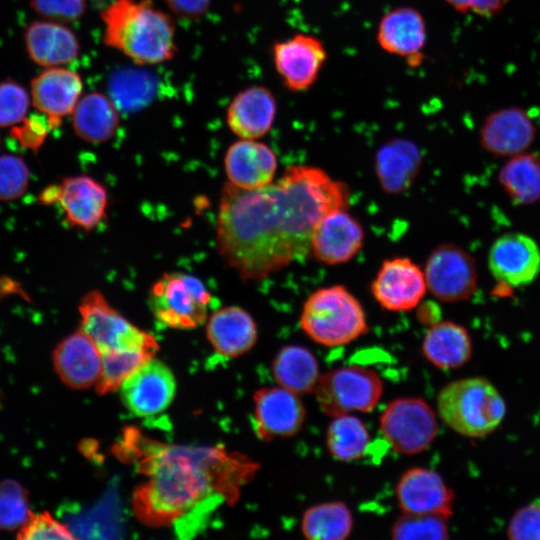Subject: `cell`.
<instances>
[{
  "label": "cell",
  "instance_id": "obj_1",
  "mask_svg": "<svg viewBox=\"0 0 540 540\" xmlns=\"http://www.w3.org/2000/svg\"><path fill=\"white\" fill-rule=\"evenodd\" d=\"M348 186L324 170L292 165L276 181L257 189L230 182L221 191L217 247L243 280H261L304 259L320 220L348 208Z\"/></svg>",
  "mask_w": 540,
  "mask_h": 540
},
{
  "label": "cell",
  "instance_id": "obj_2",
  "mask_svg": "<svg viewBox=\"0 0 540 540\" xmlns=\"http://www.w3.org/2000/svg\"><path fill=\"white\" fill-rule=\"evenodd\" d=\"M140 472L149 479L133 494L138 518L149 525L198 519L220 502H234L241 487L255 475L259 465L245 455L223 448L150 443L144 446Z\"/></svg>",
  "mask_w": 540,
  "mask_h": 540
},
{
  "label": "cell",
  "instance_id": "obj_3",
  "mask_svg": "<svg viewBox=\"0 0 540 540\" xmlns=\"http://www.w3.org/2000/svg\"><path fill=\"white\" fill-rule=\"evenodd\" d=\"M100 17L103 43L137 65L160 64L177 52L174 20L152 0H114Z\"/></svg>",
  "mask_w": 540,
  "mask_h": 540
},
{
  "label": "cell",
  "instance_id": "obj_4",
  "mask_svg": "<svg viewBox=\"0 0 540 540\" xmlns=\"http://www.w3.org/2000/svg\"><path fill=\"white\" fill-rule=\"evenodd\" d=\"M299 323L307 337L326 347L350 344L369 330L362 304L339 284L312 292L303 303Z\"/></svg>",
  "mask_w": 540,
  "mask_h": 540
},
{
  "label": "cell",
  "instance_id": "obj_5",
  "mask_svg": "<svg viewBox=\"0 0 540 540\" xmlns=\"http://www.w3.org/2000/svg\"><path fill=\"white\" fill-rule=\"evenodd\" d=\"M437 410L443 422L456 433L480 438L501 424L506 405L490 381L469 377L452 381L439 391Z\"/></svg>",
  "mask_w": 540,
  "mask_h": 540
},
{
  "label": "cell",
  "instance_id": "obj_6",
  "mask_svg": "<svg viewBox=\"0 0 540 540\" xmlns=\"http://www.w3.org/2000/svg\"><path fill=\"white\" fill-rule=\"evenodd\" d=\"M211 295L197 277L182 273H164L151 286L148 305L156 320L174 329H194L207 320Z\"/></svg>",
  "mask_w": 540,
  "mask_h": 540
},
{
  "label": "cell",
  "instance_id": "obj_7",
  "mask_svg": "<svg viewBox=\"0 0 540 540\" xmlns=\"http://www.w3.org/2000/svg\"><path fill=\"white\" fill-rule=\"evenodd\" d=\"M383 381L372 369L351 365L321 374L314 391L321 411L330 417L373 411L383 393Z\"/></svg>",
  "mask_w": 540,
  "mask_h": 540
},
{
  "label": "cell",
  "instance_id": "obj_8",
  "mask_svg": "<svg viewBox=\"0 0 540 540\" xmlns=\"http://www.w3.org/2000/svg\"><path fill=\"white\" fill-rule=\"evenodd\" d=\"M78 310L81 317L80 329L101 354L130 349H158L157 341L151 334L129 322L98 290L86 293Z\"/></svg>",
  "mask_w": 540,
  "mask_h": 540
},
{
  "label": "cell",
  "instance_id": "obj_9",
  "mask_svg": "<svg viewBox=\"0 0 540 540\" xmlns=\"http://www.w3.org/2000/svg\"><path fill=\"white\" fill-rule=\"evenodd\" d=\"M379 430L394 452L416 455L427 450L437 436L438 421L421 397H399L385 407Z\"/></svg>",
  "mask_w": 540,
  "mask_h": 540
},
{
  "label": "cell",
  "instance_id": "obj_10",
  "mask_svg": "<svg viewBox=\"0 0 540 540\" xmlns=\"http://www.w3.org/2000/svg\"><path fill=\"white\" fill-rule=\"evenodd\" d=\"M424 275L427 289L442 302L465 301L477 288L478 274L474 258L451 243L440 244L430 252Z\"/></svg>",
  "mask_w": 540,
  "mask_h": 540
},
{
  "label": "cell",
  "instance_id": "obj_11",
  "mask_svg": "<svg viewBox=\"0 0 540 540\" xmlns=\"http://www.w3.org/2000/svg\"><path fill=\"white\" fill-rule=\"evenodd\" d=\"M427 284L422 270L408 257H393L381 264L371 283V293L385 310L406 312L424 298Z\"/></svg>",
  "mask_w": 540,
  "mask_h": 540
},
{
  "label": "cell",
  "instance_id": "obj_12",
  "mask_svg": "<svg viewBox=\"0 0 540 540\" xmlns=\"http://www.w3.org/2000/svg\"><path fill=\"white\" fill-rule=\"evenodd\" d=\"M253 424L263 441L298 434L306 420V408L298 394L281 386L263 387L253 395Z\"/></svg>",
  "mask_w": 540,
  "mask_h": 540
},
{
  "label": "cell",
  "instance_id": "obj_13",
  "mask_svg": "<svg viewBox=\"0 0 540 540\" xmlns=\"http://www.w3.org/2000/svg\"><path fill=\"white\" fill-rule=\"evenodd\" d=\"M125 407L138 417H148L166 410L176 392L172 371L161 361L149 359L120 385Z\"/></svg>",
  "mask_w": 540,
  "mask_h": 540
},
{
  "label": "cell",
  "instance_id": "obj_14",
  "mask_svg": "<svg viewBox=\"0 0 540 540\" xmlns=\"http://www.w3.org/2000/svg\"><path fill=\"white\" fill-rule=\"evenodd\" d=\"M326 58L322 41L308 34L297 33L272 47L275 69L293 92L308 90L316 82Z\"/></svg>",
  "mask_w": 540,
  "mask_h": 540
},
{
  "label": "cell",
  "instance_id": "obj_15",
  "mask_svg": "<svg viewBox=\"0 0 540 540\" xmlns=\"http://www.w3.org/2000/svg\"><path fill=\"white\" fill-rule=\"evenodd\" d=\"M398 507L405 514H453L455 495L441 475L429 468L411 467L398 479L395 487Z\"/></svg>",
  "mask_w": 540,
  "mask_h": 540
},
{
  "label": "cell",
  "instance_id": "obj_16",
  "mask_svg": "<svg viewBox=\"0 0 540 540\" xmlns=\"http://www.w3.org/2000/svg\"><path fill=\"white\" fill-rule=\"evenodd\" d=\"M489 270L500 284L522 287L540 273V248L530 236L512 232L499 237L488 253Z\"/></svg>",
  "mask_w": 540,
  "mask_h": 540
},
{
  "label": "cell",
  "instance_id": "obj_17",
  "mask_svg": "<svg viewBox=\"0 0 540 540\" xmlns=\"http://www.w3.org/2000/svg\"><path fill=\"white\" fill-rule=\"evenodd\" d=\"M537 128L521 107L497 109L486 116L480 128L482 148L498 157H512L526 152L533 144Z\"/></svg>",
  "mask_w": 540,
  "mask_h": 540
},
{
  "label": "cell",
  "instance_id": "obj_18",
  "mask_svg": "<svg viewBox=\"0 0 540 540\" xmlns=\"http://www.w3.org/2000/svg\"><path fill=\"white\" fill-rule=\"evenodd\" d=\"M364 238L361 223L346 209H336L317 224L311 239V252L321 263L343 264L360 251Z\"/></svg>",
  "mask_w": 540,
  "mask_h": 540
},
{
  "label": "cell",
  "instance_id": "obj_19",
  "mask_svg": "<svg viewBox=\"0 0 540 540\" xmlns=\"http://www.w3.org/2000/svg\"><path fill=\"white\" fill-rule=\"evenodd\" d=\"M30 87L34 107L47 117L51 129H55L62 118L72 114L82 96L83 81L75 71L48 67L32 79Z\"/></svg>",
  "mask_w": 540,
  "mask_h": 540
},
{
  "label": "cell",
  "instance_id": "obj_20",
  "mask_svg": "<svg viewBox=\"0 0 540 540\" xmlns=\"http://www.w3.org/2000/svg\"><path fill=\"white\" fill-rule=\"evenodd\" d=\"M52 364L59 379L67 387L85 389L99 380L102 355L93 341L80 329L55 346Z\"/></svg>",
  "mask_w": 540,
  "mask_h": 540
},
{
  "label": "cell",
  "instance_id": "obj_21",
  "mask_svg": "<svg viewBox=\"0 0 540 540\" xmlns=\"http://www.w3.org/2000/svg\"><path fill=\"white\" fill-rule=\"evenodd\" d=\"M426 24L422 14L409 6L387 12L377 29V42L387 53L405 57L411 66L423 60L426 43Z\"/></svg>",
  "mask_w": 540,
  "mask_h": 540
},
{
  "label": "cell",
  "instance_id": "obj_22",
  "mask_svg": "<svg viewBox=\"0 0 540 540\" xmlns=\"http://www.w3.org/2000/svg\"><path fill=\"white\" fill-rule=\"evenodd\" d=\"M224 167L231 184L252 190L273 182L278 160L265 143L256 139H240L228 147Z\"/></svg>",
  "mask_w": 540,
  "mask_h": 540
},
{
  "label": "cell",
  "instance_id": "obj_23",
  "mask_svg": "<svg viewBox=\"0 0 540 540\" xmlns=\"http://www.w3.org/2000/svg\"><path fill=\"white\" fill-rule=\"evenodd\" d=\"M277 101L272 91L262 85L249 86L238 92L228 105L226 121L240 139H259L272 128Z\"/></svg>",
  "mask_w": 540,
  "mask_h": 540
},
{
  "label": "cell",
  "instance_id": "obj_24",
  "mask_svg": "<svg viewBox=\"0 0 540 540\" xmlns=\"http://www.w3.org/2000/svg\"><path fill=\"white\" fill-rule=\"evenodd\" d=\"M57 203L71 226L90 231L105 218L108 193L90 176L67 177L59 184Z\"/></svg>",
  "mask_w": 540,
  "mask_h": 540
},
{
  "label": "cell",
  "instance_id": "obj_25",
  "mask_svg": "<svg viewBox=\"0 0 540 540\" xmlns=\"http://www.w3.org/2000/svg\"><path fill=\"white\" fill-rule=\"evenodd\" d=\"M24 42L29 58L42 67H57L74 61L80 54L77 35L64 23L33 21L25 28Z\"/></svg>",
  "mask_w": 540,
  "mask_h": 540
},
{
  "label": "cell",
  "instance_id": "obj_26",
  "mask_svg": "<svg viewBox=\"0 0 540 540\" xmlns=\"http://www.w3.org/2000/svg\"><path fill=\"white\" fill-rule=\"evenodd\" d=\"M206 336L218 354L234 358L254 347L258 331L250 313L239 306H227L211 314L206 325Z\"/></svg>",
  "mask_w": 540,
  "mask_h": 540
},
{
  "label": "cell",
  "instance_id": "obj_27",
  "mask_svg": "<svg viewBox=\"0 0 540 540\" xmlns=\"http://www.w3.org/2000/svg\"><path fill=\"white\" fill-rule=\"evenodd\" d=\"M422 154L407 139H394L382 145L375 155V173L381 188L389 194L408 190L419 173Z\"/></svg>",
  "mask_w": 540,
  "mask_h": 540
},
{
  "label": "cell",
  "instance_id": "obj_28",
  "mask_svg": "<svg viewBox=\"0 0 540 540\" xmlns=\"http://www.w3.org/2000/svg\"><path fill=\"white\" fill-rule=\"evenodd\" d=\"M421 351L425 359L439 369H456L472 356L468 331L452 321L432 324L424 335Z\"/></svg>",
  "mask_w": 540,
  "mask_h": 540
},
{
  "label": "cell",
  "instance_id": "obj_29",
  "mask_svg": "<svg viewBox=\"0 0 540 540\" xmlns=\"http://www.w3.org/2000/svg\"><path fill=\"white\" fill-rule=\"evenodd\" d=\"M71 115L76 135L93 144L110 140L120 124L119 109L114 101L96 91L81 96Z\"/></svg>",
  "mask_w": 540,
  "mask_h": 540
},
{
  "label": "cell",
  "instance_id": "obj_30",
  "mask_svg": "<svg viewBox=\"0 0 540 540\" xmlns=\"http://www.w3.org/2000/svg\"><path fill=\"white\" fill-rule=\"evenodd\" d=\"M272 374L277 384L298 395L314 393L320 379L315 355L301 345H286L272 361Z\"/></svg>",
  "mask_w": 540,
  "mask_h": 540
},
{
  "label": "cell",
  "instance_id": "obj_31",
  "mask_svg": "<svg viewBox=\"0 0 540 540\" xmlns=\"http://www.w3.org/2000/svg\"><path fill=\"white\" fill-rule=\"evenodd\" d=\"M499 182L511 201L530 205L540 200V153L512 156L499 171Z\"/></svg>",
  "mask_w": 540,
  "mask_h": 540
},
{
  "label": "cell",
  "instance_id": "obj_32",
  "mask_svg": "<svg viewBox=\"0 0 540 540\" xmlns=\"http://www.w3.org/2000/svg\"><path fill=\"white\" fill-rule=\"evenodd\" d=\"M354 526L353 515L342 501H329L307 508L301 518L302 535L309 540H344Z\"/></svg>",
  "mask_w": 540,
  "mask_h": 540
},
{
  "label": "cell",
  "instance_id": "obj_33",
  "mask_svg": "<svg viewBox=\"0 0 540 540\" xmlns=\"http://www.w3.org/2000/svg\"><path fill=\"white\" fill-rule=\"evenodd\" d=\"M329 454L341 462L362 458L370 444V433L365 423L351 414L332 417L326 430Z\"/></svg>",
  "mask_w": 540,
  "mask_h": 540
},
{
  "label": "cell",
  "instance_id": "obj_34",
  "mask_svg": "<svg viewBox=\"0 0 540 540\" xmlns=\"http://www.w3.org/2000/svg\"><path fill=\"white\" fill-rule=\"evenodd\" d=\"M155 352L151 349H130L101 354V375L96 383L98 393L106 394L118 389L129 375L153 358Z\"/></svg>",
  "mask_w": 540,
  "mask_h": 540
},
{
  "label": "cell",
  "instance_id": "obj_35",
  "mask_svg": "<svg viewBox=\"0 0 540 540\" xmlns=\"http://www.w3.org/2000/svg\"><path fill=\"white\" fill-rule=\"evenodd\" d=\"M153 93V79L138 70L121 71L110 83V97L118 109L139 108L148 103Z\"/></svg>",
  "mask_w": 540,
  "mask_h": 540
},
{
  "label": "cell",
  "instance_id": "obj_36",
  "mask_svg": "<svg viewBox=\"0 0 540 540\" xmlns=\"http://www.w3.org/2000/svg\"><path fill=\"white\" fill-rule=\"evenodd\" d=\"M33 511L28 489L19 481H0V531H17Z\"/></svg>",
  "mask_w": 540,
  "mask_h": 540
},
{
  "label": "cell",
  "instance_id": "obj_37",
  "mask_svg": "<svg viewBox=\"0 0 540 540\" xmlns=\"http://www.w3.org/2000/svg\"><path fill=\"white\" fill-rule=\"evenodd\" d=\"M449 536L447 518L402 513L391 527L394 540H444Z\"/></svg>",
  "mask_w": 540,
  "mask_h": 540
},
{
  "label": "cell",
  "instance_id": "obj_38",
  "mask_svg": "<svg viewBox=\"0 0 540 540\" xmlns=\"http://www.w3.org/2000/svg\"><path fill=\"white\" fill-rule=\"evenodd\" d=\"M31 97L14 80L0 82V127L15 126L26 116Z\"/></svg>",
  "mask_w": 540,
  "mask_h": 540
},
{
  "label": "cell",
  "instance_id": "obj_39",
  "mask_svg": "<svg viewBox=\"0 0 540 540\" xmlns=\"http://www.w3.org/2000/svg\"><path fill=\"white\" fill-rule=\"evenodd\" d=\"M29 169L26 162L14 155L0 156V200L20 197L27 189Z\"/></svg>",
  "mask_w": 540,
  "mask_h": 540
},
{
  "label": "cell",
  "instance_id": "obj_40",
  "mask_svg": "<svg viewBox=\"0 0 540 540\" xmlns=\"http://www.w3.org/2000/svg\"><path fill=\"white\" fill-rule=\"evenodd\" d=\"M19 540L73 539L70 529L50 513L32 512L24 524L17 530Z\"/></svg>",
  "mask_w": 540,
  "mask_h": 540
},
{
  "label": "cell",
  "instance_id": "obj_41",
  "mask_svg": "<svg viewBox=\"0 0 540 540\" xmlns=\"http://www.w3.org/2000/svg\"><path fill=\"white\" fill-rule=\"evenodd\" d=\"M30 6L42 18L64 24L79 20L86 11L85 0H30Z\"/></svg>",
  "mask_w": 540,
  "mask_h": 540
},
{
  "label": "cell",
  "instance_id": "obj_42",
  "mask_svg": "<svg viewBox=\"0 0 540 540\" xmlns=\"http://www.w3.org/2000/svg\"><path fill=\"white\" fill-rule=\"evenodd\" d=\"M507 536L513 540H540V500L521 507L513 514Z\"/></svg>",
  "mask_w": 540,
  "mask_h": 540
},
{
  "label": "cell",
  "instance_id": "obj_43",
  "mask_svg": "<svg viewBox=\"0 0 540 540\" xmlns=\"http://www.w3.org/2000/svg\"><path fill=\"white\" fill-rule=\"evenodd\" d=\"M20 123L12 128L11 136L18 140L22 147L36 152L52 130L47 117L44 114L32 115L25 117Z\"/></svg>",
  "mask_w": 540,
  "mask_h": 540
},
{
  "label": "cell",
  "instance_id": "obj_44",
  "mask_svg": "<svg viewBox=\"0 0 540 540\" xmlns=\"http://www.w3.org/2000/svg\"><path fill=\"white\" fill-rule=\"evenodd\" d=\"M459 13H474L480 17L491 18L498 15L509 0H444Z\"/></svg>",
  "mask_w": 540,
  "mask_h": 540
},
{
  "label": "cell",
  "instance_id": "obj_45",
  "mask_svg": "<svg viewBox=\"0 0 540 540\" xmlns=\"http://www.w3.org/2000/svg\"><path fill=\"white\" fill-rule=\"evenodd\" d=\"M174 15L186 19L197 20L210 8L212 0H163Z\"/></svg>",
  "mask_w": 540,
  "mask_h": 540
},
{
  "label": "cell",
  "instance_id": "obj_46",
  "mask_svg": "<svg viewBox=\"0 0 540 540\" xmlns=\"http://www.w3.org/2000/svg\"><path fill=\"white\" fill-rule=\"evenodd\" d=\"M59 196V185H50L44 188L40 195L39 199L43 204L49 205L57 203Z\"/></svg>",
  "mask_w": 540,
  "mask_h": 540
}]
</instances>
